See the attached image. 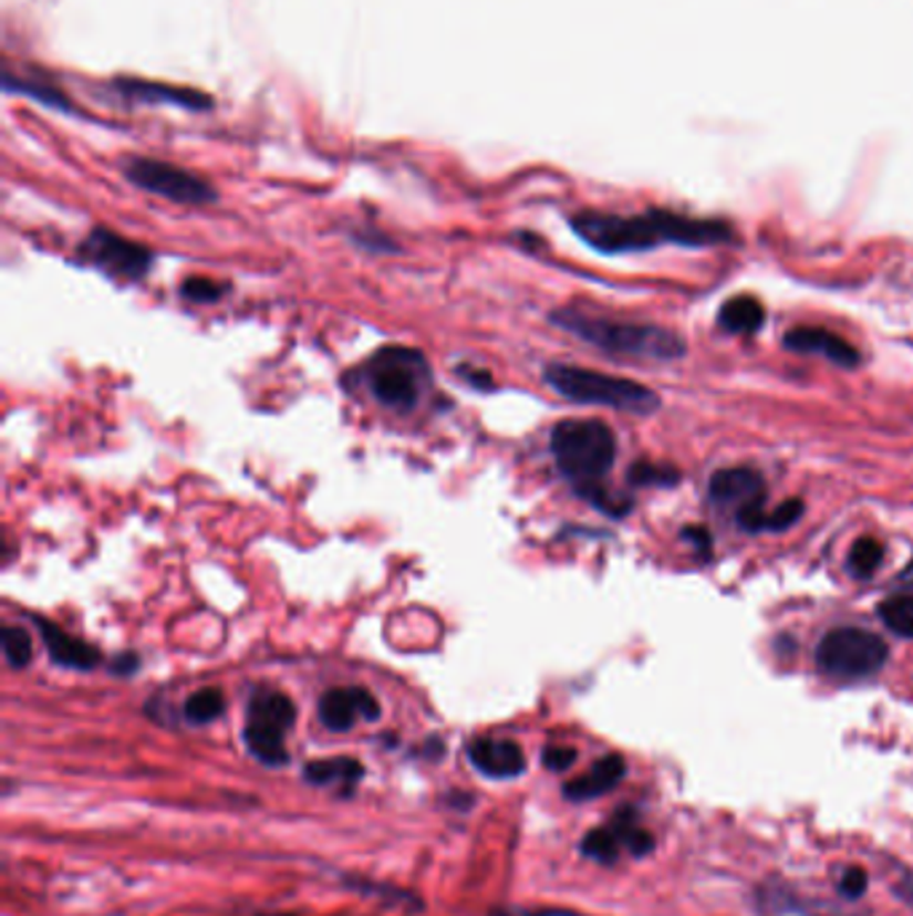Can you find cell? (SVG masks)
<instances>
[{
  "label": "cell",
  "instance_id": "obj_2",
  "mask_svg": "<svg viewBox=\"0 0 913 916\" xmlns=\"http://www.w3.org/2000/svg\"><path fill=\"white\" fill-rule=\"evenodd\" d=\"M549 322L614 356L670 362L686 354V341L675 330L660 327V324L614 320V316H600L579 309L552 311Z\"/></svg>",
  "mask_w": 913,
  "mask_h": 916
},
{
  "label": "cell",
  "instance_id": "obj_4",
  "mask_svg": "<svg viewBox=\"0 0 913 916\" xmlns=\"http://www.w3.org/2000/svg\"><path fill=\"white\" fill-rule=\"evenodd\" d=\"M544 381L560 397L577 405L614 407V410L635 413V416H649L660 407V394L649 389V386L630 378L590 371V367L552 362V365L544 367Z\"/></svg>",
  "mask_w": 913,
  "mask_h": 916
},
{
  "label": "cell",
  "instance_id": "obj_24",
  "mask_svg": "<svg viewBox=\"0 0 913 916\" xmlns=\"http://www.w3.org/2000/svg\"><path fill=\"white\" fill-rule=\"evenodd\" d=\"M881 560H884V547H881L876 539H858L849 550L847 569L852 571V576L868 579L879 571Z\"/></svg>",
  "mask_w": 913,
  "mask_h": 916
},
{
  "label": "cell",
  "instance_id": "obj_5",
  "mask_svg": "<svg viewBox=\"0 0 913 916\" xmlns=\"http://www.w3.org/2000/svg\"><path fill=\"white\" fill-rule=\"evenodd\" d=\"M360 378L375 403L394 413H411L432 386V365L418 348L383 346L362 365Z\"/></svg>",
  "mask_w": 913,
  "mask_h": 916
},
{
  "label": "cell",
  "instance_id": "obj_12",
  "mask_svg": "<svg viewBox=\"0 0 913 916\" xmlns=\"http://www.w3.org/2000/svg\"><path fill=\"white\" fill-rule=\"evenodd\" d=\"M30 622H33L38 633H41L43 646H46L49 659L54 662V665L68 667V670H79V673H89L102 665V654L94 644H89V641H83V638H75V635H70L68 629H62L56 622H51L41 614H30Z\"/></svg>",
  "mask_w": 913,
  "mask_h": 916
},
{
  "label": "cell",
  "instance_id": "obj_22",
  "mask_svg": "<svg viewBox=\"0 0 913 916\" xmlns=\"http://www.w3.org/2000/svg\"><path fill=\"white\" fill-rule=\"evenodd\" d=\"M0 644H3L6 665L14 667V670H22L33 662V638L24 627L6 625L0 629Z\"/></svg>",
  "mask_w": 913,
  "mask_h": 916
},
{
  "label": "cell",
  "instance_id": "obj_30",
  "mask_svg": "<svg viewBox=\"0 0 913 916\" xmlns=\"http://www.w3.org/2000/svg\"><path fill=\"white\" fill-rule=\"evenodd\" d=\"M801 514H803V501L788 499V501H782V507H777L775 512H769V525L766 528H771V531H785V528L798 523Z\"/></svg>",
  "mask_w": 913,
  "mask_h": 916
},
{
  "label": "cell",
  "instance_id": "obj_13",
  "mask_svg": "<svg viewBox=\"0 0 913 916\" xmlns=\"http://www.w3.org/2000/svg\"><path fill=\"white\" fill-rule=\"evenodd\" d=\"M469 761L477 772L490 780H515L526 772V750L520 742L504 737H480L469 742Z\"/></svg>",
  "mask_w": 913,
  "mask_h": 916
},
{
  "label": "cell",
  "instance_id": "obj_11",
  "mask_svg": "<svg viewBox=\"0 0 913 916\" xmlns=\"http://www.w3.org/2000/svg\"><path fill=\"white\" fill-rule=\"evenodd\" d=\"M111 92H116L121 102H134V105H172L183 111H209L212 100L196 89L169 86L162 81H139V79H116L111 81Z\"/></svg>",
  "mask_w": 913,
  "mask_h": 916
},
{
  "label": "cell",
  "instance_id": "obj_33",
  "mask_svg": "<svg viewBox=\"0 0 913 916\" xmlns=\"http://www.w3.org/2000/svg\"><path fill=\"white\" fill-rule=\"evenodd\" d=\"M579 753L573 748H566V746H552L544 750V756H541V761H544L547 769H552V772H566V769H571L573 763H577Z\"/></svg>",
  "mask_w": 913,
  "mask_h": 916
},
{
  "label": "cell",
  "instance_id": "obj_31",
  "mask_svg": "<svg viewBox=\"0 0 913 916\" xmlns=\"http://www.w3.org/2000/svg\"><path fill=\"white\" fill-rule=\"evenodd\" d=\"M456 375L464 381L466 386H471V389H477V392L496 389L494 373L483 371V367H477V365H466V362H464V365L456 367Z\"/></svg>",
  "mask_w": 913,
  "mask_h": 916
},
{
  "label": "cell",
  "instance_id": "obj_16",
  "mask_svg": "<svg viewBox=\"0 0 913 916\" xmlns=\"http://www.w3.org/2000/svg\"><path fill=\"white\" fill-rule=\"evenodd\" d=\"M624 772H627V763H624L622 756H616V753L603 756V759H598L595 763H592L590 772L579 774V778L566 782L563 793L568 801L598 799V797H603V793H609L611 788H616L619 782H622Z\"/></svg>",
  "mask_w": 913,
  "mask_h": 916
},
{
  "label": "cell",
  "instance_id": "obj_35",
  "mask_svg": "<svg viewBox=\"0 0 913 916\" xmlns=\"http://www.w3.org/2000/svg\"><path fill=\"white\" fill-rule=\"evenodd\" d=\"M494 916H581L577 912H566V908H509V912H496Z\"/></svg>",
  "mask_w": 913,
  "mask_h": 916
},
{
  "label": "cell",
  "instance_id": "obj_23",
  "mask_svg": "<svg viewBox=\"0 0 913 916\" xmlns=\"http://www.w3.org/2000/svg\"><path fill=\"white\" fill-rule=\"evenodd\" d=\"M611 825H614L619 839H622V844L632 852V855L643 857V855H649L651 850H654V836H651L649 831H643L641 825H637L635 812H632V810H619V814H616L614 823H611Z\"/></svg>",
  "mask_w": 913,
  "mask_h": 916
},
{
  "label": "cell",
  "instance_id": "obj_8",
  "mask_svg": "<svg viewBox=\"0 0 913 916\" xmlns=\"http://www.w3.org/2000/svg\"><path fill=\"white\" fill-rule=\"evenodd\" d=\"M121 171H124V177L134 188L162 196L166 201L190 204V207L217 201L215 186H209L204 177L196 175V171L177 167V164L162 162V158L129 156L121 162Z\"/></svg>",
  "mask_w": 913,
  "mask_h": 916
},
{
  "label": "cell",
  "instance_id": "obj_21",
  "mask_svg": "<svg viewBox=\"0 0 913 916\" xmlns=\"http://www.w3.org/2000/svg\"><path fill=\"white\" fill-rule=\"evenodd\" d=\"M622 847L624 844H622V839H619V833L614 831V825H603V829L590 831L584 836V842H581V852H584L590 861H598L603 865L616 863Z\"/></svg>",
  "mask_w": 913,
  "mask_h": 916
},
{
  "label": "cell",
  "instance_id": "obj_28",
  "mask_svg": "<svg viewBox=\"0 0 913 916\" xmlns=\"http://www.w3.org/2000/svg\"><path fill=\"white\" fill-rule=\"evenodd\" d=\"M351 239H354L356 247H362V250L367 252H400L397 241L388 239L386 233L381 231H373V228H362V231L351 233Z\"/></svg>",
  "mask_w": 913,
  "mask_h": 916
},
{
  "label": "cell",
  "instance_id": "obj_15",
  "mask_svg": "<svg viewBox=\"0 0 913 916\" xmlns=\"http://www.w3.org/2000/svg\"><path fill=\"white\" fill-rule=\"evenodd\" d=\"M710 499L720 507L743 509L764 499V477L747 467L720 469L710 477Z\"/></svg>",
  "mask_w": 913,
  "mask_h": 916
},
{
  "label": "cell",
  "instance_id": "obj_17",
  "mask_svg": "<svg viewBox=\"0 0 913 916\" xmlns=\"http://www.w3.org/2000/svg\"><path fill=\"white\" fill-rule=\"evenodd\" d=\"M305 780L319 788H338V791L351 793V788L365 778V767L349 756H335V759H319L305 763Z\"/></svg>",
  "mask_w": 913,
  "mask_h": 916
},
{
  "label": "cell",
  "instance_id": "obj_32",
  "mask_svg": "<svg viewBox=\"0 0 913 916\" xmlns=\"http://www.w3.org/2000/svg\"><path fill=\"white\" fill-rule=\"evenodd\" d=\"M737 520H739V525H743L745 531H750V533L761 531V528L769 525V514H766V509H764V499H758V501H753V504L737 509Z\"/></svg>",
  "mask_w": 913,
  "mask_h": 916
},
{
  "label": "cell",
  "instance_id": "obj_14",
  "mask_svg": "<svg viewBox=\"0 0 913 916\" xmlns=\"http://www.w3.org/2000/svg\"><path fill=\"white\" fill-rule=\"evenodd\" d=\"M785 346L796 354H820L841 367H858L860 352L841 335L822 327H793L785 335Z\"/></svg>",
  "mask_w": 913,
  "mask_h": 916
},
{
  "label": "cell",
  "instance_id": "obj_36",
  "mask_svg": "<svg viewBox=\"0 0 913 916\" xmlns=\"http://www.w3.org/2000/svg\"><path fill=\"white\" fill-rule=\"evenodd\" d=\"M895 893H898L900 901L911 903V906H913V874H903V879L895 884Z\"/></svg>",
  "mask_w": 913,
  "mask_h": 916
},
{
  "label": "cell",
  "instance_id": "obj_34",
  "mask_svg": "<svg viewBox=\"0 0 913 916\" xmlns=\"http://www.w3.org/2000/svg\"><path fill=\"white\" fill-rule=\"evenodd\" d=\"M107 667H111L113 676H134L139 670V657L132 652L116 654V657L107 662Z\"/></svg>",
  "mask_w": 913,
  "mask_h": 916
},
{
  "label": "cell",
  "instance_id": "obj_29",
  "mask_svg": "<svg viewBox=\"0 0 913 916\" xmlns=\"http://www.w3.org/2000/svg\"><path fill=\"white\" fill-rule=\"evenodd\" d=\"M868 889V874L860 865H847L844 874H841L839 879V893L844 895V898H863V893Z\"/></svg>",
  "mask_w": 913,
  "mask_h": 916
},
{
  "label": "cell",
  "instance_id": "obj_7",
  "mask_svg": "<svg viewBox=\"0 0 913 916\" xmlns=\"http://www.w3.org/2000/svg\"><path fill=\"white\" fill-rule=\"evenodd\" d=\"M817 667L830 678L860 680L876 676L890 659V648L876 633L860 627H836L817 644Z\"/></svg>",
  "mask_w": 913,
  "mask_h": 916
},
{
  "label": "cell",
  "instance_id": "obj_6",
  "mask_svg": "<svg viewBox=\"0 0 913 916\" xmlns=\"http://www.w3.org/2000/svg\"><path fill=\"white\" fill-rule=\"evenodd\" d=\"M295 702L277 689H258L249 697L247 705V724H245V742L249 753L266 767H284L290 753H287V731L295 724Z\"/></svg>",
  "mask_w": 913,
  "mask_h": 916
},
{
  "label": "cell",
  "instance_id": "obj_19",
  "mask_svg": "<svg viewBox=\"0 0 913 916\" xmlns=\"http://www.w3.org/2000/svg\"><path fill=\"white\" fill-rule=\"evenodd\" d=\"M764 320H766L764 305L750 295L732 298V301H726L724 305H720V314H718L720 327L729 330V333H739V335H750V333H756V330H761Z\"/></svg>",
  "mask_w": 913,
  "mask_h": 916
},
{
  "label": "cell",
  "instance_id": "obj_26",
  "mask_svg": "<svg viewBox=\"0 0 913 916\" xmlns=\"http://www.w3.org/2000/svg\"><path fill=\"white\" fill-rule=\"evenodd\" d=\"M228 290H231L228 284L215 282V279H209V277H190L180 284V298L188 303L207 305V303H217L220 298H226Z\"/></svg>",
  "mask_w": 913,
  "mask_h": 916
},
{
  "label": "cell",
  "instance_id": "obj_3",
  "mask_svg": "<svg viewBox=\"0 0 913 916\" xmlns=\"http://www.w3.org/2000/svg\"><path fill=\"white\" fill-rule=\"evenodd\" d=\"M554 467L577 488L579 496L590 499L603 488V477L616 461V437L603 421H560L549 437Z\"/></svg>",
  "mask_w": 913,
  "mask_h": 916
},
{
  "label": "cell",
  "instance_id": "obj_20",
  "mask_svg": "<svg viewBox=\"0 0 913 916\" xmlns=\"http://www.w3.org/2000/svg\"><path fill=\"white\" fill-rule=\"evenodd\" d=\"M226 712V695L215 686H207V689L194 691L183 705L185 721L194 724V727H204V724H212Z\"/></svg>",
  "mask_w": 913,
  "mask_h": 916
},
{
  "label": "cell",
  "instance_id": "obj_27",
  "mask_svg": "<svg viewBox=\"0 0 913 916\" xmlns=\"http://www.w3.org/2000/svg\"><path fill=\"white\" fill-rule=\"evenodd\" d=\"M630 482H635V486H673V482H678V472L641 461L630 469Z\"/></svg>",
  "mask_w": 913,
  "mask_h": 916
},
{
  "label": "cell",
  "instance_id": "obj_9",
  "mask_svg": "<svg viewBox=\"0 0 913 916\" xmlns=\"http://www.w3.org/2000/svg\"><path fill=\"white\" fill-rule=\"evenodd\" d=\"M79 260L89 269H97L107 277L139 282L153 269V252L139 241H132L111 228H92L79 244Z\"/></svg>",
  "mask_w": 913,
  "mask_h": 916
},
{
  "label": "cell",
  "instance_id": "obj_10",
  "mask_svg": "<svg viewBox=\"0 0 913 916\" xmlns=\"http://www.w3.org/2000/svg\"><path fill=\"white\" fill-rule=\"evenodd\" d=\"M381 702L362 686H338L319 699V721L330 731H349L356 721H378Z\"/></svg>",
  "mask_w": 913,
  "mask_h": 916
},
{
  "label": "cell",
  "instance_id": "obj_18",
  "mask_svg": "<svg viewBox=\"0 0 913 916\" xmlns=\"http://www.w3.org/2000/svg\"><path fill=\"white\" fill-rule=\"evenodd\" d=\"M3 89L9 94H22V97L41 102V105L51 107V111L75 113L73 100H70L68 94L62 92V89H56L54 84H49V81H43V79H30V75L6 73L3 75Z\"/></svg>",
  "mask_w": 913,
  "mask_h": 916
},
{
  "label": "cell",
  "instance_id": "obj_37",
  "mask_svg": "<svg viewBox=\"0 0 913 916\" xmlns=\"http://www.w3.org/2000/svg\"><path fill=\"white\" fill-rule=\"evenodd\" d=\"M900 579H903V582H911L913 584V563H909V569H905L903 574H900Z\"/></svg>",
  "mask_w": 913,
  "mask_h": 916
},
{
  "label": "cell",
  "instance_id": "obj_1",
  "mask_svg": "<svg viewBox=\"0 0 913 916\" xmlns=\"http://www.w3.org/2000/svg\"><path fill=\"white\" fill-rule=\"evenodd\" d=\"M573 233L603 254L643 252L660 244L713 247L734 239V231L720 220H699L667 209H649L643 215L614 212H577L571 218Z\"/></svg>",
  "mask_w": 913,
  "mask_h": 916
},
{
  "label": "cell",
  "instance_id": "obj_25",
  "mask_svg": "<svg viewBox=\"0 0 913 916\" xmlns=\"http://www.w3.org/2000/svg\"><path fill=\"white\" fill-rule=\"evenodd\" d=\"M879 616L900 638H913V597L895 595L879 606Z\"/></svg>",
  "mask_w": 913,
  "mask_h": 916
}]
</instances>
